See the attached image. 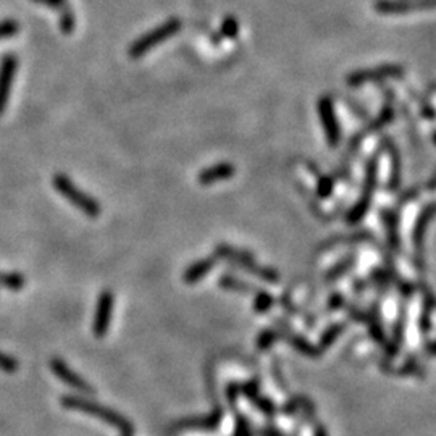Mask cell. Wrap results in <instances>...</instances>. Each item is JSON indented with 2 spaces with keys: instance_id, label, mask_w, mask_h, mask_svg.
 <instances>
[{
  "instance_id": "25",
  "label": "cell",
  "mask_w": 436,
  "mask_h": 436,
  "mask_svg": "<svg viewBox=\"0 0 436 436\" xmlns=\"http://www.w3.org/2000/svg\"><path fill=\"white\" fill-rule=\"evenodd\" d=\"M220 286L233 291H251V286H246V283L236 280L233 276H222L220 278Z\"/></svg>"
},
{
  "instance_id": "5",
  "label": "cell",
  "mask_w": 436,
  "mask_h": 436,
  "mask_svg": "<svg viewBox=\"0 0 436 436\" xmlns=\"http://www.w3.org/2000/svg\"><path fill=\"white\" fill-rule=\"evenodd\" d=\"M215 252H217L218 257L228 260V262L235 264V265H240V267L249 270V271H251V273L257 275L259 278H262L265 281L276 283V281L280 280V276H278V273H276L275 270L259 267V265L254 262V257H251L246 252L237 251V249H233V247H230V246H226V244H220L217 249H215Z\"/></svg>"
},
{
  "instance_id": "18",
  "label": "cell",
  "mask_w": 436,
  "mask_h": 436,
  "mask_svg": "<svg viewBox=\"0 0 436 436\" xmlns=\"http://www.w3.org/2000/svg\"><path fill=\"white\" fill-rule=\"evenodd\" d=\"M0 286L11 291H20L25 288V276L20 273H0Z\"/></svg>"
},
{
  "instance_id": "12",
  "label": "cell",
  "mask_w": 436,
  "mask_h": 436,
  "mask_svg": "<svg viewBox=\"0 0 436 436\" xmlns=\"http://www.w3.org/2000/svg\"><path fill=\"white\" fill-rule=\"evenodd\" d=\"M236 168L233 163L228 162H222L217 163V165H212L206 170H202V172L197 175V181H199V184L202 186H211L218 183V181L223 179H230L231 177H235Z\"/></svg>"
},
{
  "instance_id": "28",
  "label": "cell",
  "mask_w": 436,
  "mask_h": 436,
  "mask_svg": "<svg viewBox=\"0 0 436 436\" xmlns=\"http://www.w3.org/2000/svg\"><path fill=\"white\" fill-rule=\"evenodd\" d=\"M233 436H252L251 427H249V422L246 420V417L236 416V427Z\"/></svg>"
},
{
  "instance_id": "23",
  "label": "cell",
  "mask_w": 436,
  "mask_h": 436,
  "mask_svg": "<svg viewBox=\"0 0 436 436\" xmlns=\"http://www.w3.org/2000/svg\"><path fill=\"white\" fill-rule=\"evenodd\" d=\"M344 330V325L341 324H336V325H331L328 330L324 333V336H322L320 339V348L319 349H324L326 346H330V344L335 343V339L339 336V333H341Z\"/></svg>"
},
{
  "instance_id": "10",
  "label": "cell",
  "mask_w": 436,
  "mask_h": 436,
  "mask_svg": "<svg viewBox=\"0 0 436 436\" xmlns=\"http://www.w3.org/2000/svg\"><path fill=\"white\" fill-rule=\"evenodd\" d=\"M16 68H18V59L13 54L2 57V61H0V115L8 105Z\"/></svg>"
},
{
  "instance_id": "21",
  "label": "cell",
  "mask_w": 436,
  "mask_h": 436,
  "mask_svg": "<svg viewBox=\"0 0 436 436\" xmlns=\"http://www.w3.org/2000/svg\"><path fill=\"white\" fill-rule=\"evenodd\" d=\"M220 34L226 39H235L240 34V23L235 16H226L222 21V28H220Z\"/></svg>"
},
{
  "instance_id": "22",
  "label": "cell",
  "mask_w": 436,
  "mask_h": 436,
  "mask_svg": "<svg viewBox=\"0 0 436 436\" xmlns=\"http://www.w3.org/2000/svg\"><path fill=\"white\" fill-rule=\"evenodd\" d=\"M290 343H293V346L296 348L299 353H302L305 355H310V358H317V355L320 354L319 349L314 348L312 344H310L309 341H305V339H302V338L294 336V338L290 339Z\"/></svg>"
},
{
  "instance_id": "36",
  "label": "cell",
  "mask_w": 436,
  "mask_h": 436,
  "mask_svg": "<svg viewBox=\"0 0 436 436\" xmlns=\"http://www.w3.org/2000/svg\"><path fill=\"white\" fill-rule=\"evenodd\" d=\"M122 436H128V435H122Z\"/></svg>"
},
{
  "instance_id": "26",
  "label": "cell",
  "mask_w": 436,
  "mask_h": 436,
  "mask_svg": "<svg viewBox=\"0 0 436 436\" xmlns=\"http://www.w3.org/2000/svg\"><path fill=\"white\" fill-rule=\"evenodd\" d=\"M20 31V25L15 20H4L0 21V41L15 36Z\"/></svg>"
},
{
  "instance_id": "14",
  "label": "cell",
  "mask_w": 436,
  "mask_h": 436,
  "mask_svg": "<svg viewBox=\"0 0 436 436\" xmlns=\"http://www.w3.org/2000/svg\"><path fill=\"white\" fill-rule=\"evenodd\" d=\"M222 420V412L215 411L207 417H196V418H184L177 423L179 430H213Z\"/></svg>"
},
{
  "instance_id": "1",
  "label": "cell",
  "mask_w": 436,
  "mask_h": 436,
  "mask_svg": "<svg viewBox=\"0 0 436 436\" xmlns=\"http://www.w3.org/2000/svg\"><path fill=\"white\" fill-rule=\"evenodd\" d=\"M61 406L66 407V409L81 411L84 412V414L98 417L100 418V420H104L105 423H110L112 427H115L122 435H128V436L134 435V428L131 423L126 420V418L118 414V412L109 409V407H104L98 403H94V401L78 398V396H64V398H61Z\"/></svg>"
},
{
  "instance_id": "32",
  "label": "cell",
  "mask_w": 436,
  "mask_h": 436,
  "mask_svg": "<svg viewBox=\"0 0 436 436\" xmlns=\"http://www.w3.org/2000/svg\"><path fill=\"white\" fill-rule=\"evenodd\" d=\"M262 436H283V435L281 432H278V430L267 428V430H262Z\"/></svg>"
},
{
  "instance_id": "3",
  "label": "cell",
  "mask_w": 436,
  "mask_h": 436,
  "mask_svg": "<svg viewBox=\"0 0 436 436\" xmlns=\"http://www.w3.org/2000/svg\"><path fill=\"white\" fill-rule=\"evenodd\" d=\"M54 188L65 197L68 202H71L78 211L86 213L88 217H99L100 215V204L89 197L86 192H83L79 188L73 184V181L65 177V175H55L52 181Z\"/></svg>"
},
{
  "instance_id": "19",
  "label": "cell",
  "mask_w": 436,
  "mask_h": 436,
  "mask_svg": "<svg viewBox=\"0 0 436 436\" xmlns=\"http://www.w3.org/2000/svg\"><path fill=\"white\" fill-rule=\"evenodd\" d=\"M384 223L388 228V240L393 249L399 247V236H398V222H396V215L391 212H384Z\"/></svg>"
},
{
  "instance_id": "17",
  "label": "cell",
  "mask_w": 436,
  "mask_h": 436,
  "mask_svg": "<svg viewBox=\"0 0 436 436\" xmlns=\"http://www.w3.org/2000/svg\"><path fill=\"white\" fill-rule=\"evenodd\" d=\"M384 147L388 149L389 158H391V178H389V188L396 189L401 183V158L396 146L389 139H384Z\"/></svg>"
},
{
  "instance_id": "33",
  "label": "cell",
  "mask_w": 436,
  "mask_h": 436,
  "mask_svg": "<svg viewBox=\"0 0 436 436\" xmlns=\"http://www.w3.org/2000/svg\"><path fill=\"white\" fill-rule=\"evenodd\" d=\"M314 436H328L326 435V430L322 427V425H317V428L314 430Z\"/></svg>"
},
{
  "instance_id": "7",
  "label": "cell",
  "mask_w": 436,
  "mask_h": 436,
  "mask_svg": "<svg viewBox=\"0 0 436 436\" xmlns=\"http://www.w3.org/2000/svg\"><path fill=\"white\" fill-rule=\"evenodd\" d=\"M317 109H319L320 123L324 126L326 144L330 147H338V144L341 143V129H339L335 105H333L330 95H322L319 104H317Z\"/></svg>"
},
{
  "instance_id": "20",
  "label": "cell",
  "mask_w": 436,
  "mask_h": 436,
  "mask_svg": "<svg viewBox=\"0 0 436 436\" xmlns=\"http://www.w3.org/2000/svg\"><path fill=\"white\" fill-rule=\"evenodd\" d=\"M60 31L64 34H71L73 31H75V13H73V8L70 7V5H66V7H64L60 10Z\"/></svg>"
},
{
  "instance_id": "30",
  "label": "cell",
  "mask_w": 436,
  "mask_h": 436,
  "mask_svg": "<svg viewBox=\"0 0 436 436\" xmlns=\"http://www.w3.org/2000/svg\"><path fill=\"white\" fill-rule=\"evenodd\" d=\"M275 339H276V333L269 331V330L267 331H262V333H260L259 339H257V346H259L260 350H264V349L270 348L271 343H273Z\"/></svg>"
},
{
  "instance_id": "8",
  "label": "cell",
  "mask_w": 436,
  "mask_h": 436,
  "mask_svg": "<svg viewBox=\"0 0 436 436\" xmlns=\"http://www.w3.org/2000/svg\"><path fill=\"white\" fill-rule=\"evenodd\" d=\"M436 8V0H377L375 10L380 15H406L417 10Z\"/></svg>"
},
{
  "instance_id": "16",
  "label": "cell",
  "mask_w": 436,
  "mask_h": 436,
  "mask_svg": "<svg viewBox=\"0 0 436 436\" xmlns=\"http://www.w3.org/2000/svg\"><path fill=\"white\" fill-rule=\"evenodd\" d=\"M436 215V204H430L425 208H423L422 213L418 215L417 223L414 226V244L416 247H422L423 242V236H425V230L430 223V220H432Z\"/></svg>"
},
{
  "instance_id": "35",
  "label": "cell",
  "mask_w": 436,
  "mask_h": 436,
  "mask_svg": "<svg viewBox=\"0 0 436 436\" xmlns=\"http://www.w3.org/2000/svg\"><path fill=\"white\" fill-rule=\"evenodd\" d=\"M432 138H433V143H435V144H436V131H435V133H433V136H432Z\"/></svg>"
},
{
  "instance_id": "6",
  "label": "cell",
  "mask_w": 436,
  "mask_h": 436,
  "mask_svg": "<svg viewBox=\"0 0 436 436\" xmlns=\"http://www.w3.org/2000/svg\"><path fill=\"white\" fill-rule=\"evenodd\" d=\"M377 175H378V160L375 157H373L372 160H369V163H367L365 183H364V191H362V197L354 204V207L350 208L349 213H348V223L349 225L359 223L360 220L365 217V213L369 212L370 204H372V197H373V191H375V186H377Z\"/></svg>"
},
{
  "instance_id": "24",
  "label": "cell",
  "mask_w": 436,
  "mask_h": 436,
  "mask_svg": "<svg viewBox=\"0 0 436 436\" xmlns=\"http://www.w3.org/2000/svg\"><path fill=\"white\" fill-rule=\"evenodd\" d=\"M271 305H273V297H271L269 293H257L256 299H254V309H256V312H267Z\"/></svg>"
},
{
  "instance_id": "34",
  "label": "cell",
  "mask_w": 436,
  "mask_h": 436,
  "mask_svg": "<svg viewBox=\"0 0 436 436\" xmlns=\"http://www.w3.org/2000/svg\"><path fill=\"white\" fill-rule=\"evenodd\" d=\"M428 350H430V353H432V354H436V341L428 344Z\"/></svg>"
},
{
  "instance_id": "31",
  "label": "cell",
  "mask_w": 436,
  "mask_h": 436,
  "mask_svg": "<svg viewBox=\"0 0 436 436\" xmlns=\"http://www.w3.org/2000/svg\"><path fill=\"white\" fill-rule=\"evenodd\" d=\"M33 2L45 5V7H49V8H57V10H61L68 5L66 0H33Z\"/></svg>"
},
{
  "instance_id": "4",
  "label": "cell",
  "mask_w": 436,
  "mask_h": 436,
  "mask_svg": "<svg viewBox=\"0 0 436 436\" xmlns=\"http://www.w3.org/2000/svg\"><path fill=\"white\" fill-rule=\"evenodd\" d=\"M404 73H406L404 66H401L398 64H384L373 68H362V70L349 73L346 78V84L350 88H358L369 83H380L383 79L401 78Z\"/></svg>"
},
{
  "instance_id": "13",
  "label": "cell",
  "mask_w": 436,
  "mask_h": 436,
  "mask_svg": "<svg viewBox=\"0 0 436 436\" xmlns=\"http://www.w3.org/2000/svg\"><path fill=\"white\" fill-rule=\"evenodd\" d=\"M215 264H217V259H213V257L197 260V262L192 264L189 269H186L184 275H183L184 283H188V285H194V283L206 278V276L211 273L212 269L215 267Z\"/></svg>"
},
{
  "instance_id": "11",
  "label": "cell",
  "mask_w": 436,
  "mask_h": 436,
  "mask_svg": "<svg viewBox=\"0 0 436 436\" xmlns=\"http://www.w3.org/2000/svg\"><path fill=\"white\" fill-rule=\"evenodd\" d=\"M50 369H52V372L55 373V377L60 378V380L66 383L68 387L75 388L78 389V391H81L84 394H90V396L95 394L93 387H90L86 380H83V378L79 377L75 370H71L61 359L54 358L52 360H50Z\"/></svg>"
},
{
  "instance_id": "27",
  "label": "cell",
  "mask_w": 436,
  "mask_h": 436,
  "mask_svg": "<svg viewBox=\"0 0 436 436\" xmlns=\"http://www.w3.org/2000/svg\"><path fill=\"white\" fill-rule=\"evenodd\" d=\"M0 369H2L4 372H8V373H13L18 370V362H16L11 355L5 354L0 350Z\"/></svg>"
},
{
  "instance_id": "9",
  "label": "cell",
  "mask_w": 436,
  "mask_h": 436,
  "mask_svg": "<svg viewBox=\"0 0 436 436\" xmlns=\"http://www.w3.org/2000/svg\"><path fill=\"white\" fill-rule=\"evenodd\" d=\"M113 305H115L113 293L110 291L102 293L98 301V307H95L94 324H93V331L95 338H104L107 335V331H109L113 317Z\"/></svg>"
},
{
  "instance_id": "29",
  "label": "cell",
  "mask_w": 436,
  "mask_h": 436,
  "mask_svg": "<svg viewBox=\"0 0 436 436\" xmlns=\"http://www.w3.org/2000/svg\"><path fill=\"white\" fill-rule=\"evenodd\" d=\"M333 191V179L330 177H322L317 184V194L320 197H328Z\"/></svg>"
},
{
  "instance_id": "2",
  "label": "cell",
  "mask_w": 436,
  "mask_h": 436,
  "mask_svg": "<svg viewBox=\"0 0 436 436\" xmlns=\"http://www.w3.org/2000/svg\"><path fill=\"white\" fill-rule=\"evenodd\" d=\"M181 28H183V23H181L179 18L167 20L165 23L154 28L152 31L143 34L139 39H136V41L129 45V57H131V59H141V57H144L151 49H154L155 45L165 42L167 39L178 34Z\"/></svg>"
},
{
  "instance_id": "15",
  "label": "cell",
  "mask_w": 436,
  "mask_h": 436,
  "mask_svg": "<svg viewBox=\"0 0 436 436\" xmlns=\"http://www.w3.org/2000/svg\"><path fill=\"white\" fill-rule=\"evenodd\" d=\"M393 117H394V113H393L391 107H384L383 112H380V115H378V117L375 118V120H373V122L370 123V126L364 128V131L359 133L358 136H354V138H353V144H350V146H353V147H358V146L360 144V141L364 139L367 134H372L373 131H377V129L383 128L384 124L391 123Z\"/></svg>"
}]
</instances>
